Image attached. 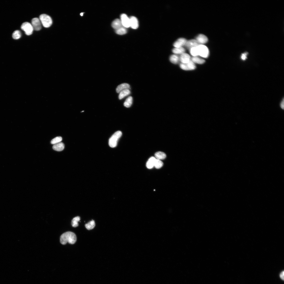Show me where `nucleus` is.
Returning a JSON list of instances; mask_svg holds the SVG:
<instances>
[{
  "label": "nucleus",
  "mask_w": 284,
  "mask_h": 284,
  "mask_svg": "<svg viewBox=\"0 0 284 284\" xmlns=\"http://www.w3.org/2000/svg\"><path fill=\"white\" fill-rule=\"evenodd\" d=\"M77 241L76 235L73 232L71 231L66 232L63 234L60 237V242L63 245H65L67 243L73 244Z\"/></svg>",
  "instance_id": "1"
},
{
  "label": "nucleus",
  "mask_w": 284,
  "mask_h": 284,
  "mask_svg": "<svg viewBox=\"0 0 284 284\" xmlns=\"http://www.w3.org/2000/svg\"><path fill=\"white\" fill-rule=\"evenodd\" d=\"M122 135L121 131H118L115 132L110 138L109 141V144L110 147L114 148L117 145L119 139Z\"/></svg>",
  "instance_id": "2"
},
{
  "label": "nucleus",
  "mask_w": 284,
  "mask_h": 284,
  "mask_svg": "<svg viewBox=\"0 0 284 284\" xmlns=\"http://www.w3.org/2000/svg\"><path fill=\"white\" fill-rule=\"evenodd\" d=\"M39 19L43 26L46 28L50 27L53 23V21L51 17L45 14L40 15Z\"/></svg>",
  "instance_id": "3"
},
{
  "label": "nucleus",
  "mask_w": 284,
  "mask_h": 284,
  "mask_svg": "<svg viewBox=\"0 0 284 284\" xmlns=\"http://www.w3.org/2000/svg\"><path fill=\"white\" fill-rule=\"evenodd\" d=\"M197 47L198 49L199 56L205 58H207L208 57L209 51L206 46L203 45H200Z\"/></svg>",
  "instance_id": "4"
},
{
  "label": "nucleus",
  "mask_w": 284,
  "mask_h": 284,
  "mask_svg": "<svg viewBox=\"0 0 284 284\" xmlns=\"http://www.w3.org/2000/svg\"><path fill=\"white\" fill-rule=\"evenodd\" d=\"M180 67L182 69L186 71L193 70L196 68L195 63L191 60L187 63H181L180 65Z\"/></svg>",
  "instance_id": "5"
},
{
  "label": "nucleus",
  "mask_w": 284,
  "mask_h": 284,
  "mask_svg": "<svg viewBox=\"0 0 284 284\" xmlns=\"http://www.w3.org/2000/svg\"><path fill=\"white\" fill-rule=\"evenodd\" d=\"M21 28L25 32L26 34L27 35H31L33 30L32 25L27 22L24 23L22 24Z\"/></svg>",
  "instance_id": "6"
},
{
  "label": "nucleus",
  "mask_w": 284,
  "mask_h": 284,
  "mask_svg": "<svg viewBox=\"0 0 284 284\" xmlns=\"http://www.w3.org/2000/svg\"><path fill=\"white\" fill-rule=\"evenodd\" d=\"M121 21L123 26L126 28L130 27V19L125 14H122L121 16Z\"/></svg>",
  "instance_id": "7"
},
{
  "label": "nucleus",
  "mask_w": 284,
  "mask_h": 284,
  "mask_svg": "<svg viewBox=\"0 0 284 284\" xmlns=\"http://www.w3.org/2000/svg\"><path fill=\"white\" fill-rule=\"evenodd\" d=\"M32 25L33 30L38 31L41 30V26L40 20L37 18L33 19L32 20Z\"/></svg>",
  "instance_id": "8"
},
{
  "label": "nucleus",
  "mask_w": 284,
  "mask_h": 284,
  "mask_svg": "<svg viewBox=\"0 0 284 284\" xmlns=\"http://www.w3.org/2000/svg\"><path fill=\"white\" fill-rule=\"evenodd\" d=\"M130 27L134 29H136L139 27V22L137 18L135 16H132L129 18Z\"/></svg>",
  "instance_id": "9"
},
{
  "label": "nucleus",
  "mask_w": 284,
  "mask_h": 284,
  "mask_svg": "<svg viewBox=\"0 0 284 284\" xmlns=\"http://www.w3.org/2000/svg\"><path fill=\"white\" fill-rule=\"evenodd\" d=\"M187 41V40L184 38H180L177 40L173 44V46L175 48H179L185 46Z\"/></svg>",
  "instance_id": "10"
},
{
  "label": "nucleus",
  "mask_w": 284,
  "mask_h": 284,
  "mask_svg": "<svg viewBox=\"0 0 284 284\" xmlns=\"http://www.w3.org/2000/svg\"><path fill=\"white\" fill-rule=\"evenodd\" d=\"M179 58L180 61L181 62V63H187L191 60L190 56L185 53L181 55Z\"/></svg>",
  "instance_id": "11"
},
{
  "label": "nucleus",
  "mask_w": 284,
  "mask_h": 284,
  "mask_svg": "<svg viewBox=\"0 0 284 284\" xmlns=\"http://www.w3.org/2000/svg\"><path fill=\"white\" fill-rule=\"evenodd\" d=\"M200 45L196 40L193 39L187 41L185 46L190 49L192 48L197 47Z\"/></svg>",
  "instance_id": "12"
},
{
  "label": "nucleus",
  "mask_w": 284,
  "mask_h": 284,
  "mask_svg": "<svg viewBox=\"0 0 284 284\" xmlns=\"http://www.w3.org/2000/svg\"><path fill=\"white\" fill-rule=\"evenodd\" d=\"M196 40L200 45L206 43L208 41L207 38L203 34L199 35L196 37Z\"/></svg>",
  "instance_id": "13"
},
{
  "label": "nucleus",
  "mask_w": 284,
  "mask_h": 284,
  "mask_svg": "<svg viewBox=\"0 0 284 284\" xmlns=\"http://www.w3.org/2000/svg\"><path fill=\"white\" fill-rule=\"evenodd\" d=\"M156 159V158L154 157H152L150 158L146 164L147 168L149 169L153 168L155 164Z\"/></svg>",
  "instance_id": "14"
},
{
  "label": "nucleus",
  "mask_w": 284,
  "mask_h": 284,
  "mask_svg": "<svg viewBox=\"0 0 284 284\" xmlns=\"http://www.w3.org/2000/svg\"><path fill=\"white\" fill-rule=\"evenodd\" d=\"M130 88L129 85L127 83H123L119 85L116 89L117 92L120 93L122 91L126 89H129Z\"/></svg>",
  "instance_id": "15"
},
{
  "label": "nucleus",
  "mask_w": 284,
  "mask_h": 284,
  "mask_svg": "<svg viewBox=\"0 0 284 284\" xmlns=\"http://www.w3.org/2000/svg\"><path fill=\"white\" fill-rule=\"evenodd\" d=\"M112 26L113 28L115 30L123 26L120 20L119 19L114 20L112 23Z\"/></svg>",
  "instance_id": "16"
},
{
  "label": "nucleus",
  "mask_w": 284,
  "mask_h": 284,
  "mask_svg": "<svg viewBox=\"0 0 284 284\" xmlns=\"http://www.w3.org/2000/svg\"><path fill=\"white\" fill-rule=\"evenodd\" d=\"M64 145L63 143L60 142L54 145L53 148L55 151H61L64 149Z\"/></svg>",
  "instance_id": "17"
},
{
  "label": "nucleus",
  "mask_w": 284,
  "mask_h": 284,
  "mask_svg": "<svg viewBox=\"0 0 284 284\" xmlns=\"http://www.w3.org/2000/svg\"><path fill=\"white\" fill-rule=\"evenodd\" d=\"M185 49L183 47L174 48L172 50V52L174 54L181 55L185 53Z\"/></svg>",
  "instance_id": "18"
},
{
  "label": "nucleus",
  "mask_w": 284,
  "mask_h": 284,
  "mask_svg": "<svg viewBox=\"0 0 284 284\" xmlns=\"http://www.w3.org/2000/svg\"><path fill=\"white\" fill-rule=\"evenodd\" d=\"M191 60L194 63L199 64H202L205 62V61L204 60L197 56L193 57L191 58Z\"/></svg>",
  "instance_id": "19"
},
{
  "label": "nucleus",
  "mask_w": 284,
  "mask_h": 284,
  "mask_svg": "<svg viewBox=\"0 0 284 284\" xmlns=\"http://www.w3.org/2000/svg\"><path fill=\"white\" fill-rule=\"evenodd\" d=\"M170 60L172 63L176 64L178 63L180 61L179 57L177 55H173L170 56Z\"/></svg>",
  "instance_id": "20"
},
{
  "label": "nucleus",
  "mask_w": 284,
  "mask_h": 284,
  "mask_svg": "<svg viewBox=\"0 0 284 284\" xmlns=\"http://www.w3.org/2000/svg\"><path fill=\"white\" fill-rule=\"evenodd\" d=\"M130 93V92L129 89H126L121 91L119 95V98L121 100L125 97L129 95Z\"/></svg>",
  "instance_id": "21"
},
{
  "label": "nucleus",
  "mask_w": 284,
  "mask_h": 284,
  "mask_svg": "<svg viewBox=\"0 0 284 284\" xmlns=\"http://www.w3.org/2000/svg\"><path fill=\"white\" fill-rule=\"evenodd\" d=\"M115 32L117 34L120 35H123L126 34L127 32V30L126 28L122 26L115 30Z\"/></svg>",
  "instance_id": "22"
},
{
  "label": "nucleus",
  "mask_w": 284,
  "mask_h": 284,
  "mask_svg": "<svg viewBox=\"0 0 284 284\" xmlns=\"http://www.w3.org/2000/svg\"><path fill=\"white\" fill-rule=\"evenodd\" d=\"M155 156L156 159L160 160L164 159L166 157L165 154L161 152H156L155 154Z\"/></svg>",
  "instance_id": "23"
},
{
  "label": "nucleus",
  "mask_w": 284,
  "mask_h": 284,
  "mask_svg": "<svg viewBox=\"0 0 284 284\" xmlns=\"http://www.w3.org/2000/svg\"><path fill=\"white\" fill-rule=\"evenodd\" d=\"M133 103V98L131 96L128 97L124 103V106L127 107L129 108L132 105Z\"/></svg>",
  "instance_id": "24"
},
{
  "label": "nucleus",
  "mask_w": 284,
  "mask_h": 284,
  "mask_svg": "<svg viewBox=\"0 0 284 284\" xmlns=\"http://www.w3.org/2000/svg\"><path fill=\"white\" fill-rule=\"evenodd\" d=\"M80 220V217L77 216L74 218L72 221V225L73 227H76L78 226V222Z\"/></svg>",
  "instance_id": "25"
},
{
  "label": "nucleus",
  "mask_w": 284,
  "mask_h": 284,
  "mask_svg": "<svg viewBox=\"0 0 284 284\" xmlns=\"http://www.w3.org/2000/svg\"><path fill=\"white\" fill-rule=\"evenodd\" d=\"M95 225L94 221L92 220L88 223L85 224V226L87 229L90 230L93 229L95 226Z\"/></svg>",
  "instance_id": "26"
},
{
  "label": "nucleus",
  "mask_w": 284,
  "mask_h": 284,
  "mask_svg": "<svg viewBox=\"0 0 284 284\" xmlns=\"http://www.w3.org/2000/svg\"><path fill=\"white\" fill-rule=\"evenodd\" d=\"M21 37V34L20 31L17 30L15 31L12 34L13 38L15 40H18Z\"/></svg>",
  "instance_id": "27"
},
{
  "label": "nucleus",
  "mask_w": 284,
  "mask_h": 284,
  "mask_svg": "<svg viewBox=\"0 0 284 284\" xmlns=\"http://www.w3.org/2000/svg\"><path fill=\"white\" fill-rule=\"evenodd\" d=\"M190 50V54L193 57L197 56H199L198 49L197 47L192 48Z\"/></svg>",
  "instance_id": "28"
},
{
  "label": "nucleus",
  "mask_w": 284,
  "mask_h": 284,
  "mask_svg": "<svg viewBox=\"0 0 284 284\" xmlns=\"http://www.w3.org/2000/svg\"><path fill=\"white\" fill-rule=\"evenodd\" d=\"M163 165V163L161 160L156 159L155 161L154 166L157 169L161 168Z\"/></svg>",
  "instance_id": "29"
},
{
  "label": "nucleus",
  "mask_w": 284,
  "mask_h": 284,
  "mask_svg": "<svg viewBox=\"0 0 284 284\" xmlns=\"http://www.w3.org/2000/svg\"><path fill=\"white\" fill-rule=\"evenodd\" d=\"M62 140V138L61 137H57L53 139L51 142L52 144H55L60 142Z\"/></svg>",
  "instance_id": "30"
},
{
  "label": "nucleus",
  "mask_w": 284,
  "mask_h": 284,
  "mask_svg": "<svg viewBox=\"0 0 284 284\" xmlns=\"http://www.w3.org/2000/svg\"><path fill=\"white\" fill-rule=\"evenodd\" d=\"M248 54V53L245 52L242 54L241 56V59L243 61H245L247 59V56Z\"/></svg>",
  "instance_id": "31"
},
{
  "label": "nucleus",
  "mask_w": 284,
  "mask_h": 284,
  "mask_svg": "<svg viewBox=\"0 0 284 284\" xmlns=\"http://www.w3.org/2000/svg\"><path fill=\"white\" fill-rule=\"evenodd\" d=\"M280 276L281 279L282 280H284V271H282L280 274Z\"/></svg>",
  "instance_id": "32"
},
{
  "label": "nucleus",
  "mask_w": 284,
  "mask_h": 284,
  "mask_svg": "<svg viewBox=\"0 0 284 284\" xmlns=\"http://www.w3.org/2000/svg\"><path fill=\"white\" fill-rule=\"evenodd\" d=\"M280 106L283 110L284 109V99H283L281 103Z\"/></svg>",
  "instance_id": "33"
},
{
  "label": "nucleus",
  "mask_w": 284,
  "mask_h": 284,
  "mask_svg": "<svg viewBox=\"0 0 284 284\" xmlns=\"http://www.w3.org/2000/svg\"><path fill=\"white\" fill-rule=\"evenodd\" d=\"M83 13H80V15H81V16H83Z\"/></svg>",
  "instance_id": "34"
}]
</instances>
